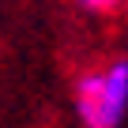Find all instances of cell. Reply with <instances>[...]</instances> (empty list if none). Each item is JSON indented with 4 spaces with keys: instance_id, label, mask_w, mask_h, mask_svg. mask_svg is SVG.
Masks as SVG:
<instances>
[{
    "instance_id": "obj_2",
    "label": "cell",
    "mask_w": 128,
    "mask_h": 128,
    "mask_svg": "<svg viewBox=\"0 0 128 128\" xmlns=\"http://www.w3.org/2000/svg\"><path fill=\"white\" fill-rule=\"evenodd\" d=\"M83 8H94V12H106V8H113L117 0H79Z\"/></svg>"
},
{
    "instance_id": "obj_1",
    "label": "cell",
    "mask_w": 128,
    "mask_h": 128,
    "mask_svg": "<svg viewBox=\"0 0 128 128\" xmlns=\"http://www.w3.org/2000/svg\"><path fill=\"white\" fill-rule=\"evenodd\" d=\"M76 113L83 128H120L128 113V60H113L76 83Z\"/></svg>"
}]
</instances>
